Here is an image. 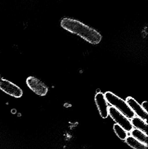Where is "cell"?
Wrapping results in <instances>:
<instances>
[{"instance_id": "obj_1", "label": "cell", "mask_w": 148, "mask_h": 149, "mask_svg": "<svg viewBox=\"0 0 148 149\" xmlns=\"http://www.w3.org/2000/svg\"><path fill=\"white\" fill-rule=\"evenodd\" d=\"M61 25L64 29L79 36L89 43L98 44L101 41L102 36L98 31L78 20L65 17L61 21Z\"/></svg>"}, {"instance_id": "obj_2", "label": "cell", "mask_w": 148, "mask_h": 149, "mask_svg": "<svg viewBox=\"0 0 148 149\" xmlns=\"http://www.w3.org/2000/svg\"><path fill=\"white\" fill-rule=\"evenodd\" d=\"M104 95L110 106L114 107L129 119H131L135 116L126 100L110 91L105 93Z\"/></svg>"}, {"instance_id": "obj_3", "label": "cell", "mask_w": 148, "mask_h": 149, "mask_svg": "<svg viewBox=\"0 0 148 149\" xmlns=\"http://www.w3.org/2000/svg\"><path fill=\"white\" fill-rule=\"evenodd\" d=\"M109 116L112 118L116 124L123 128L129 133L134 128L130 119L112 106H109Z\"/></svg>"}, {"instance_id": "obj_4", "label": "cell", "mask_w": 148, "mask_h": 149, "mask_svg": "<svg viewBox=\"0 0 148 149\" xmlns=\"http://www.w3.org/2000/svg\"><path fill=\"white\" fill-rule=\"evenodd\" d=\"M26 83L29 88L40 96H45L48 92L47 86L38 78L30 76L26 79Z\"/></svg>"}, {"instance_id": "obj_5", "label": "cell", "mask_w": 148, "mask_h": 149, "mask_svg": "<svg viewBox=\"0 0 148 149\" xmlns=\"http://www.w3.org/2000/svg\"><path fill=\"white\" fill-rule=\"evenodd\" d=\"M0 89L7 94L16 98H21L23 95V91L20 87L3 78L0 81Z\"/></svg>"}, {"instance_id": "obj_6", "label": "cell", "mask_w": 148, "mask_h": 149, "mask_svg": "<svg viewBox=\"0 0 148 149\" xmlns=\"http://www.w3.org/2000/svg\"><path fill=\"white\" fill-rule=\"evenodd\" d=\"M95 101L101 116L103 119L107 118L109 106L104 94L101 92L97 93L95 96Z\"/></svg>"}, {"instance_id": "obj_7", "label": "cell", "mask_w": 148, "mask_h": 149, "mask_svg": "<svg viewBox=\"0 0 148 149\" xmlns=\"http://www.w3.org/2000/svg\"><path fill=\"white\" fill-rule=\"evenodd\" d=\"M126 101L136 116L148 122V112L142 107L141 105L134 98L129 96L126 99Z\"/></svg>"}, {"instance_id": "obj_8", "label": "cell", "mask_w": 148, "mask_h": 149, "mask_svg": "<svg viewBox=\"0 0 148 149\" xmlns=\"http://www.w3.org/2000/svg\"><path fill=\"white\" fill-rule=\"evenodd\" d=\"M133 128L143 131L148 134V122L137 116L130 119Z\"/></svg>"}, {"instance_id": "obj_9", "label": "cell", "mask_w": 148, "mask_h": 149, "mask_svg": "<svg viewBox=\"0 0 148 149\" xmlns=\"http://www.w3.org/2000/svg\"><path fill=\"white\" fill-rule=\"evenodd\" d=\"M129 134L139 141L148 145V134L143 131L136 129L133 128L129 133Z\"/></svg>"}, {"instance_id": "obj_10", "label": "cell", "mask_w": 148, "mask_h": 149, "mask_svg": "<svg viewBox=\"0 0 148 149\" xmlns=\"http://www.w3.org/2000/svg\"><path fill=\"white\" fill-rule=\"evenodd\" d=\"M126 143L134 149H148V145L144 144L129 135L125 140Z\"/></svg>"}, {"instance_id": "obj_11", "label": "cell", "mask_w": 148, "mask_h": 149, "mask_svg": "<svg viewBox=\"0 0 148 149\" xmlns=\"http://www.w3.org/2000/svg\"><path fill=\"white\" fill-rule=\"evenodd\" d=\"M113 129L116 135L122 141H125L127 137L129 135L128 132L116 123L114 125Z\"/></svg>"}, {"instance_id": "obj_12", "label": "cell", "mask_w": 148, "mask_h": 149, "mask_svg": "<svg viewBox=\"0 0 148 149\" xmlns=\"http://www.w3.org/2000/svg\"><path fill=\"white\" fill-rule=\"evenodd\" d=\"M141 105L142 107L145 109L146 111L148 112V102L147 101H144L142 102Z\"/></svg>"}, {"instance_id": "obj_13", "label": "cell", "mask_w": 148, "mask_h": 149, "mask_svg": "<svg viewBox=\"0 0 148 149\" xmlns=\"http://www.w3.org/2000/svg\"><path fill=\"white\" fill-rule=\"evenodd\" d=\"M2 78V77H1V74H0V81H1V79Z\"/></svg>"}]
</instances>
